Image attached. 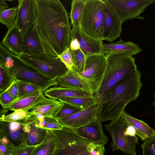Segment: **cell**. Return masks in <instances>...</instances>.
Here are the masks:
<instances>
[{
    "instance_id": "1",
    "label": "cell",
    "mask_w": 155,
    "mask_h": 155,
    "mask_svg": "<svg viewBox=\"0 0 155 155\" xmlns=\"http://www.w3.org/2000/svg\"><path fill=\"white\" fill-rule=\"evenodd\" d=\"M39 34L50 55L58 57L69 47L71 26L59 0H35Z\"/></svg>"
},
{
    "instance_id": "2",
    "label": "cell",
    "mask_w": 155,
    "mask_h": 155,
    "mask_svg": "<svg viewBox=\"0 0 155 155\" xmlns=\"http://www.w3.org/2000/svg\"><path fill=\"white\" fill-rule=\"evenodd\" d=\"M141 76L137 68L111 90L102 103V122L118 119L127 104L137 99L143 86Z\"/></svg>"
},
{
    "instance_id": "3",
    "label": "cell",
    "mask_w": 155,
    "mask_h": 155,
    "mask_svg": "<svg viewBox=\"0 0 155 155\" xmlns=\"http://www.w3.org/2000/svg\"><path fill=\"white\" fill-rule=\"evenodd\" d=\"M105 55L104 73L101 84L94 94L96 102L101 104L116 85L137 68L135 59L131 55L121 53Z\"/></svg>"
},
{
    "instance_id": "4",
    "label": "cell",
    "mask_w": 155,
    "mask_h": 155,
    "mask_svg": "<svg viewBox=\"0 0 155 155\" xmlns=\"http://www.w3.org/2000/svg\"><path fill=\"white\" fill-rule=\"evenodd\" d=\"M104 11V0H86L80 22L81 30L94 39L103 40Z\"/></svg>"
},
{
    "instance_id": "5",
    "label": "cell",
    "mask_w": 155,
    "mask_h": 155,
    "mask_svg": "<svg viewBox=\"0 0 155 155\" xmlns=\"http://www.w3.org/2000/svg\"><path fill=\"white\" fill-rule=\"evenodd\" d=\"M52 130L57 139L53 155H91V142L78 135L72 127L63 126L61 129Z\"/></svg>"
},
{
    "instance_id": "6",
    "label": "cell",
    "mask_w": 155,
    "mask_h": 155,
    "mask_svg": "<svg viewBox=\"0 0 155 155\" xmlns=\"http://www.w3.org/2000/svg\"><path fill=\"white\" fill-rule=\"evenodd\" d=\"M13 65L8 69L16 80L35 84L41 87L43 93L50 87L58 86L56 80L51 79L43 74L18 56L13 54Z\"/></svg>"
},
{
    "instance_id": "7",
    "label": "cell",
    "mask_w": 155,
    "mask_h": 155,
    "mask_svg": "<svg viewBox=\"0 0 155 155\" xmlns=\"http://www.w3.org/2000/svg\"><path fill=\"white\" fill-rule=\"evenodd\" d=\"M18 57L45 76L51 79H56L65 74L69 69L58 57L48 54Z\"/></svg>"
},
{
    "instance_id": "8",
    "label": "cell",
    "mask_w": 155,
    "mask_h": 155,
    "mask_svg": "<svg viewBox=\"0 0 155 155\" xmlns=\"http://www.w3.org/2000/svg\"><path fill=\"white\" fill-rule=\"evenodd\" d=\"M127 124L120 117L104 126L112 138V151L119 150L128 155H136V146L138 137H131L124 132Z\"/></svg>"
},
{
    "instance_id": "9",
    "label": "cell",
    "mask_w": 155,
    "mask_h": 155,
    "mask_svg": "<svg viewBox=\"0 0 155 155\" xmlns=\"http://www.w3.org/2000/svg\"><path fill=\"white\" fill-rule=\"evenodd\" d=\"M118 16L122 22L140 16L154 2L152 0H105Z\"/></svg>"
},
{
    "instance_id": "10",
    "label": "cell",
    "mask_w": 155,
    "mask_h": 155,
    "mask_svg": "<svg viewBox=\"0 0 155 155\" xmlns=\"http://www.w3.org/2000/svg\"><path fill=\"white\" fill-rule=\"evenodd\" d=\"M106 65V58L105 54L87 56L84 71L79 73L91 84L94 94L101 84Z\"/></svg>"
},
{
    "instance_id": "11",
    "label": "cell",
    "mask_w": 155,
    "mask_h": 155,
    "mask_svg": "<svg viewBox=\"0 0 155 155\" xmlns=\"http://www.w3.org/2000/svg\"><path fill=\"white\" fill-rule=\"evenodd\" d=\"M17 13L15 25L22 37L29 29L37 22L35 0H18Z\"/></svg>"
},
{
    "instance_id": "12",
    "label": "cell",
    "mask_w": 155,
    "mask_h": 155,
    "mask_svg": "<svg viewBox=\"0 0 155 155\" xmlns=\"http://www.w3.org/2000/svg\"><path fill=\"white\" fill-rule=\"evenodd\" d=\"M102 104L97 103L76 113L63 118L57 119L63 126L77 128L99 118L102 108Z\"/></svg>"
},
{
    "instance_id": "13",
    "label": "cell",
    "mask_w": 155,
    "mask_h": 155,
    "mask_svg": "<svg viewBox=\"0 0 155 155\" xmlns=\"http://www.w3.org/2000/svg\"><path fill=\"white\" fill-rule=\"evenodd\" d=\"M22 51V55H25L45 54H50L47 47L39 32L37 22L29 29L23 37Z\"/></svg>"
},
{
    "instance_id": "14",
    "label": "cell",
    "mask_w": 155,
    "mask_h": 155,
    "mask_svg": "<svg viewBox=\"0 0 155 155\" xmlns=\"http://www.w3.org/2000/svg\"><path fill=\"white\" fill-rule=\"evenodd\" d=\"M103 40L111 42L120 37L123 23L118 15L105 0Z\"/></svg>"
},
{
    "instance_id": "15",
    "label": "cell",
    "mask_w": 155,
    "mask_h": 155,
    "mask_svg": "<svg viewBox=\"0 0 155 155\" xmlns=\"http://www.w3.org/2000/svg\"><path fill=\"white\" fill-rule=\"evenodd\" d=\"M102 123L98 118L79 127L72 128L78 135L91 143L105 145L108 138L104 133Z\"/></svg>"
},
{
    "instance_id": "16",
    "label": "cell",
    "mask_w": 155,
    "mask_h": 155,
    "mask_svg": "<svg viewBox=\"0 0 155 155\" xmlns=\"http://www.w3.org/2000/svg\"><path fill=\"white\" fill-rule=\"evenodd\" d=\"M76 38L81 49L86 57L93 54H104L105 51L103 47V40L94 39L84 33L79 27L72 26L71 38Z\"/></svg>"
},
{
    "instance_id": "17",
    "label": "cell",
    "mask_w": 155,
    "mask_h": 155,
    "mask_svg": "<svg viewBox=\"0 0 155 155\" xmlns=\"http://www.w3.org/2000/svg\"><path fill=\"white\" fill-rule=\"evenodd\" d=\"M0 136H5L17 146L26 143L25 124L20 120L12 122L0 121Z\"/></svg>"
},
{
    "instance_id": "18",
    "label": "cell",
    "mask_w": 155,
    "mask_h": 155,
    "mask_svg": "<svg viewBox=\"0 0 155 155\" xmlns=\"http://www.w3.org/2000/svg\"><path fill=\"white\" fill-rule=\"evenodd\" d=\"M56 81L58 86L94 93L91 84L75 71L69 70L65 74L57 79Z\"/></svg>"
},
{
    "instance_id": "19",
    "label": "cell",
    "mask_w": 155,
    "mask_h": 155,
    "mask_svg": "<svg viewBox=\"0 0 155 155\" xmlns=\"http://www.w3.org/2000/svg\"><path fill=\"white\" fill-rule=\"evenodd\" d=\"M47 97L56 100L68 97L94 96L93 92L59 86L49 88L44 93Z\"/></svg>"
},
{
    "instance_id": "20",
    "label": "cell",
    "mask_w": 155,
    "mask_h": 155,
    "mask_svg": "<svg viewBox=\"0 0 155 155\" xmlns=\"http://www.w3.org/2000/svg\"><path fill=\"white\" fill-rule=\"evenodd\" d=\"M103 47L105 54L121 53L133 56L143 51L138 45L133 42L124 41L122 39L116 42L103 43Z\"/></svg>"
},
{
    "instance_id": "21",
    "label": "cell",
    "mask_w": 155,
    "mask_h": 155,
    "mask_svg": "<svg viewBox=\"0 0 155 155\" xmlns=\"http://www.w3.org/2000/svg\"><path fill=\"white\" fill-rule=\"evenodd\" d=\"M120 117L127 124L132 125L134 128L136 135L142 140L155 137V130L142 120L130 116L125 110L122 112Z\"/></svg>"
},
{
    "instance_id": "22",
    "label": "cell",
    "mask_w": 155,
    "mask_h": 155,
    "mask_svg": "<svg viewBox=\"0 0 155 155\" xmlns=\"http://www.w3.org/2000/svg\"><path fill=\"white\" fill-rule=\"evenodd\" d=\"M2 42L12 53L18 56L22 54L23 37L15 26L8 30Z\"/></svg>"
},
{
    "instance_id": "23",
    "label": "cell",
    "mask_w": 155,
    "mask_h": 155,
    "mask_svg": "<svg viewBox=\"0 0 155 155\" xmlns=\"http://www.w3.org/2000/svg\"><path fill=\"white\" fill-rule=\"evenodd\" d=\"M64 103L58 100L48 98L28 110L29 114H40L45 117H54L63 106Z\"/></svg>"
},
{
    "instance_id": "24",
    "label": "cell",
    "mask_w": 155,
    "mask_h": 155,
    "mask_svg": "<svg viewBox=\"0 0 155 155\" xmlns=\"http://www.w3.org/2000/svg\"><path fill=\"white\" fill-rule=\"evenodd\" d=\"M47 99L41 91L18 99L8 109L13 111L18 109L28 111Z\"/></svg>"
},
{
    "instance_id": "25",
    "label": "cell",
    "mask_w": 155,
    "mask_h": 155,
    "mask_svg": "<svg viewBox=\"0 0 155 155\" xmlns=\"http://www.w3.org/2000/svg\"><path fill=\"white\" fill-rule=\"evenodd\" d=\"M47 134L43 140L36 146L30 155H53L55 150L57 139L52 130L45 129Z\"/></svg>"
},
{
    "instance_id": "26",
    "label": "cell",
    "mask_w": 155,
    "mask_h": 155,
    "mask_svg": "<svg viewBox=\"0 0 155 155\" xmlns=\"http://www.w3.org/2000/svg\"><path fill=\"white\" fill-rule=\"evenodd\" d=\"M24 124L26 145L36 146L42 142L46 135V130L37 127L33 124Z\"/></svg>"
},
{
    "instance_id": "27",
    "label": "cell",
    "mask_w": 155,
    "mask_h": 155,
    "mask_svg": "<svg viewBox=\"0 0 155 155\" xmlns=\"http://www.w3.org/2000/svg\"><path fill=\"white\" fill-rule=\"evenodd\" d=\"M16 80L8 69L0 59V94L6 91Z\"/></svg>"
},
{
    "instance_id": "28",
    "label": "cell",
    "mask_w": 155,
    "mask_h": 155,
    "mask_svg": "<svg viewBox=\"0 0 155 155\" xmlns=\"http://www.w3.org/2000/svg\"><path fill=\"white\" fill-rule=\"evenodd\" d=\"M86 0H73L71 4L70 18L72 26L80 28L81 16Z\"/></svg>"
},
{
    "instance_id": "29",
    "label": "cell",
    "mask_w": 155,
    "mask_h": 155,
    "mask_svg": "<svg viewBox=\"0 0 155 155\" xmlns=\"http://www.w3.org/2000/svg\"><path fill=\"white\" fill-rule=\"evenodd\" d=\"M58 101L70 104L81 110L85 109L97 103L94 96L68 97Z\"/></svg>"
},
{
    "instance_id": "30",
    "label": "cell",
    "mask_w": 155,
    "mask_h": 155,
    "mask_svg": "<svg viewBox=\"0 0 155 155\" xmlns=\"http://www.w3.org/2000/svg\"><path fill=\"white\" fill-rule=\"evenodd\" d=\"M17 81L18 91V99L42 91L41 87L35 84L28 82Z\"/></svg>"
},
{
    "instance_id": "31",
    "label": "cell",
    "mask_w": 155,
    "mask_h": 155,
    "mask_svg": "<svg viewBox=\"0 0 155 155\" xmlns=\"http://www.w3.org/2000/svg\"><path fill=\"white\" fill-rule=\"evenodd\" d=\"M17 7H12L0 13V22L5 25L8 30L15 25L17 16Z\"/></svg>"
},
{
    "instance_id": "32",
    "label": "cell",
    "mask_w": 155,
    "mask_h": 155,
    "mask_svg": "<svg viewBox=\"0 0 155 155\" xmlns=\"http://www.w3.org/2000/svg\"><path fill=\"white\" fill-rule=\"evenodd\" d=\"M37 127L44 129L60 130L63 126L56 118L53 117H46L41 121L33 124Z\"/></svg>"
},
{
    "instance_id": "33",
    "label": "cell",
    "mask_w": 155,
    "mask_h": 155,
    "mask_svg": "<svg viewBox=\"0 0 155 155\" xmlns=\"http://www.w3.org/2000/svg\"><path fill=\"white\" fill-rule=\"evenodd\" d=\"M71 51L76 71L79 73L83 72L85 66L86 56L80 48L75 51L71 50Z\"/></svg>"
},
{
    "instance_id": "34",
    "label": "cell",
    "mask_w": 155,
    "mask_h": 155,
    "mask_svg": "<svg viewBox=\"0 0 155 155\" xmlns=\"http://www.w3.org/2000/svg\"><path fill=\"white\" fill-rule=\"evenodd\" d=\"M30 115L28 111L22 110H17L9 114L0 118V121L12 122L23 120Z\"/></svg>"
},
{
    "instance_id": "35",
    "label": "cell",
    "mask_w": 155,
    "mask_h": 155,
    "mask_svg": "<svg viewBox=\"0 0 155 155\" xmlns=\"http://www.w3.org/2000/svg\"><path fill=\"white\" fill-rule=\"evenodd\" d=\"M13 53L9 51L1 43L0 45V59L3 61L5 66L8 69L13 65L14 60Z\"/></svg>"
},
{
    "instance_id": "36",
    "label": "cell",
    "mask_w": 155,
    "mask_h": 155,
    "mask_svg": "<svg viewBox=\"0 0 155 155\" xmlns=\"http://www.w3.org/2000/svg\"><path fill=\"white\" fill-rule=\"evenodd\" d=\"M58 57L69 70L76 71V68L74 63L71 52L69 47L58 55Z\"/></svg>"
},
{
    "instance_id": "37",
    "label": "cell",
    "mask_w": 155,
    "mask_h": 155,
    "mask_svg": "<svg viewBox=\"0 0 155 155\" xmlns=\"http://www.w3.org/2000/svg\"><path fill=\"white\" fill-rule=\"evenodd\" d=\"M63 103L62 107L54 117L56 119L67 117L82 110L70 104Z\"/></svg>"
},
{
    "instance_id": "38",
    "label": "cell",
    "mask_w": 155,
    "mask_h": 155,
    "mask_svg": "<svg viewBox=\"0 0 155 155\" xmlns=\"http://www.w3.org/2000/svg\"><path fill=\"white\" fill-rule=\"evenodd\" d=\"M141 147L143 155H155V137L144 140Z\"/></svg>"
},
{
    "instance_id": "39",
    "label": "cell",
    "mask_w": 155,
    "mask_h": 155,
    "mask_svg": "<svg viewBox=\"0 0 155 155\" xmlns=\"http://www.w3.org/2000/svg\"><path fill=\"white\" fill-rule=\"evenodd\" d=\"M36 146H29L26 143L15 146L12 155H30Z\"/></svg>"
},
{
    "instance_id": "40",
    "label": "cell",
    "mask_w": 155,
    "mask_h": 155,
    "mask_svg": "<svg viewBox=\"0 0 155 155\" xmlns=\"http://www.w3.org/2000/svg\"><path fill=\"white\" fill-rule=\"evenodd\" d=\"M15 101L7 91L0 94V103L3 108L8 109Z\"/></svg>"
},
{
    "instance_id": "41",
    "label": "cell",
    "mask_w": 155,
    "mask_h": 155,
    "mask_svg": "<svg viewBox=\"0 0 155 155\" xmlns=\"http://www.w3.org/2000/svg\"><path fill=\"white\" fill-rule=\"evenodd\" d=\"M90 149L91 155H105L104 145L91 143Z\"/></svg>"
},
{
    "instance_id": "42",
    "label": "cell",
    "mask_w": 155,
    "mask_h": 155,
    "mask_svg": "<svg viewBox=\"0 0 155 155\" xmlns=\"http://www.w3.org/2000/svg\"><path fill=\"white\" fill-rule=\"evenodd\" d=\"M16 101L18 98V91L17 81L16 80L6 91Z\"/></svg>"
},
{
    "instance_id": "43",
    "label": "cell",
    "mask_w": 155,
    "mask_h": 155,
    "mask_svg": "<svg viewBox=\"0 0 155 155\" xmlns=\"http://www.w3.org/2000/svg\"><path fill=\"white\" fill-rule=\"evenodd\" d=\"M69 47L71 50L75 51L80 48L78 40L74 38H71Z\"/></svg>"
},
{
    "instance_id": "44",
    "label": "cell",
    "mask_w": 155,
    "mask_h": 155,
    "mask_svg": "<svg viewBox=\"0 0 155 155\" xmlns=\"http://www.w3.org/2000/svg\"><path fill=\"white\" fill-rule=\"evenodd\" d=\"M124 132L126 134L130 136L134 137L136 135V131L134 128L132 126L127 124Z\"/></svg>"
},
{
    "instance_id": "45",
    "label": "cell",
    "mask_w": 155,
    "mask_h": 155,
    "mask_svg": "<svg viewBox=\"0 0 155 155\" xmlns=\"http://www.w3.org/2000/svg\"><path fill=\"white\" fill-rule=\"evenodd\" d=\"M8 8L7 3L4 0H0V13Z\"/></svg>"
},
{
    "instance_id": "46",
    "label": "cell",
    "mask_w": 155,
    "mask_h": 155,
    "mask_svg": "<svg viewBox=\"0 0 155 155\" xmlns=\"http://www.w3.org/2000/svg\"><path fill=\"white\" fill-rule=\"evenodd\" d=\"M7 109H5L3 108V109L1 110L0 118L2 117L5 116V114L8 111Z\"/></svg>"
},
{
    "instance_id": "47",
    "label": "cell",
    "mask_w": 155,
    "mask_h": 155,
    "mask_svg": "<svg viewBox=\"0 0 155 155\" xmlns=\"http://www.w3.org/2000/svg\"><path fill=\"white\" fill-rule=\"evenodd\" d=\"M154 100L153 101V106L154 107V108H155V93L154 94Z\"/></svg>"
},
{
    "instance_id": "48",
    "label": "cell",
    "mask_w": 155,
    "mask_h": 155,
    "mask_svg": "<svg viewBox=\"0 0 155 155\" xmlns=\"http://www.w3.org/2000/svg\"><path fill=\"white\" fill-rule=\"evenodd\" d=\"M153 123H154V124H155V120H154Z\"/></svg>"
},
{
    "instance_id": "49",
    "label": "cell",
    "mask_w": 155,
    "mask_h": 155,
    "mask_svg": "<svg viewBox=\"0 0 155 155\" xmlns=\"http://www.w3.org/2000/svg\"><path fill=\"white\" fill-rule=\"evenodd\" d=\"M0 155H2V154H1V153H0Z\"/></svg>"
}]
</instances>
